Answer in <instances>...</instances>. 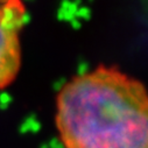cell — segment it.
<instances>
[{
    "label": "cell",
    "mask_w": 148,
    "mask_h": 148,
    "mask_svg": "<svg viewBox=\"0 0 148 148\" xmlns=\"http://www.w3.org/2000/svg\"><path fill=\"white\" fill-rule=\"evenodd\" d=\"M55 123L64 148H148L146 88L116 66L98 65L62 86Z\"/></svg>",
    "instance_id": "obj_1"
},
{
    "label": "cell",
    "mask_w": 148,
    "mask_h": 148,
    "mask_svg": "<svg viewBox=\"0 0 148 148\" xmlns=\"http://www.w3.org/2000/svg\"><path fill=\"white\" fill-rule=\"evenodd\" d=\"M27 11L22 0L0 3V90L10 86L21 66L20 33Z\"/></svg>",
    "instance_id": "obj_2"
},
{
    "label": "cell",
    "mask_w": 148,
    "mask_h": 148,
    "mask_svg": "<svg viewBox=\"0 0 148 148\" xmlns=\"http://www.w3.org/2000/svg\"><path fill=\"white\" fill-rule=\"evenodd\" d=\"M3 1H6V0H0V3H3Z\"/></svg>",
    "instance_id": "obj_3"
}]
</instances>
